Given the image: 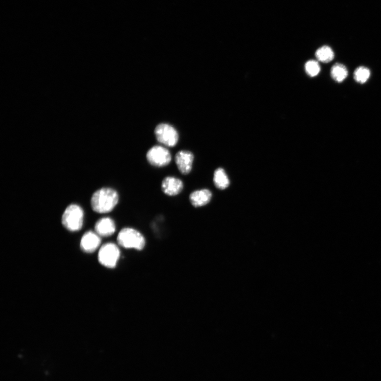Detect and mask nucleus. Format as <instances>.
<instances>
[{
    "label": "nucleus",
    "instance_id": "nucleus-10",
    "mask_svg": "<svg viewBox=\"0 0 381 381\" xmlns=\"http://www.w3.org/2000/svg\"><path fill=\"white\" fill-rule=\"evenodd\" d=\"M95 230L97 234L100 237H109L115 231V224L110 218H103L96 223Z\"/></svg>",
    "mask_w": 381,
    "mask_h": 381
},
{
    "label": "nucleus",
    "instance_id": "nucleus-9",
    "mask_svg": "<svg viewBox=\"0 0 381 381\" xmlns=\"http://www.w3.org/2000/svg\"><path fill=\"white\" fill-rule=\"evenodd\" d=\"M101 244V238L97 233L88 231L83 236L80 243L82 250L87 253L95 252Z\"/></svg>",
    "mask_w": 381,
    "mask_h": 381
},
{
    "label": "nucleus",
    "instance_id": "nucleus-4",
    "mask_svg": "<svg viewBox=\"0 0 381 381\" xmlns=\"http://www.w3.org/2000/svg\"><path fill=\"white\" fill-rule=\"evenodd\" d=\"M120 252L117 246L109 243L100 249L98 260L100 264L108 268H115L120 258Z\"/></svg>",
    "mask_w": 381,
    "mask_h": 381
},
{
    "label": "nucleus",
    "instance_id": "nucleus-13",
    "mask_svg": "<svg viewBox=\"0 0 381 381\" xmlns=\"http://www.w3.org/2000/svg\"><path fill=\"white\" fill-rule=\"evenodd\" d=\"M330 74L334 81L338 83H341L347 78L348 71L346 66L343 64L336 63L332 67Z\"/></svg>",
    "mask_w": 381,
    "mask_h": 381
},
{
    "label": "nucleus",
    "instance_id": "nucleus-11",
    "mask_svg": "<svg viewBox=\"0 0 381 381\" xmlns=\"http://www.w3.org/2000/svg\"><path fill=\"white\" fill-rule=\"evenodd\" d=\"M212 193L208 189H201L194 191L189 196L191 205L196 208L205 206L211 202Z\"/></svg>",
    "mask_w": 381,
    "mask_h": 381
},
{
    "label": "nucleus",
    "instance_id": "nucleus-15",
    "mask_svg": "<svg viewBox=\"0 0 381 381\" xmlns=\"http://www.w3.org/2000/svg\"><path fill=\"white\" fill-rule=\"evenodd\" d=\"M371 75L370 69L364 66L357 68L354 73V77L356 82L360 84L366 83Z\"/></svg>",
    "mask_w": 381,
    "mask_h": 381
},
{
    "label": "nucleus",
    "instance_id": "nucleus-5",
    "mask_svg": "<svg viewBox=\"0 0 381 381\" xmlns=\"http://www.w3.org/2000/svg\"><path fill=\"white\" fill-rule=\"evenodd\" d=\"M146 158L152 166L162 167L168 165L172 161V155L166 148L155 146L147 152Z\"/></svg>",
    "mask_w": 381,
    "mask_h": 381
},
{
    "label": "nucleus",
    "instance_id": "nucleus-7",
    "mask_svg": "<svg viewBox=\"0 0 381 381\" xmlns=\"http://www.w3.org/2000/svg\"><path fill=\"white\" fill-rule=\"evenodd\" d=\"M194 159L193 153L188 151H181L176 153L175 162L181 174L187 175L191 172Z\"/></svg>",
    "mask_w": 381,
    "mask_h": 381
},
{
    "label": "nucleus",
    "instance_id": "nucleus-1",
    "mask_svg": "<svg viewBox=\"0 0 381 381\" xmlns=\"http://www.w3.org/2000/svg\"><path fill=\"white\" fill-rule=\"evenodd\" d=\"M118 201L117 192L111 188H105L93 193L91 205L93 211L99 214H106L112 211Z\"/></svg>",
    "mask_w": 381,
    "mask_h": 381
},
{
    "label": "nucleus",
    "instance_id": "nucleus-8",
    "mask_svg": "<svg viewBox=\"0 0 381 381\" xmlns=\"http://www.w3.org/2000/svg\"><path fill=\"white\" fill-rule=\"evenodd\" d=\"M184 185L179 178L167 176L164 178L161 185L162 190L168 196H175L182 192Z\"/></svg>",
    "mask_w": 381,
    "mask_h": 381
},
{
    "label": "nucleus",
    "instance_id": "nucleus-14",
    "mask_svg": "<svg viewBox=\"0 0 381 381\" xmlns=\"http://www.w3.org/2000/svg\"><path fill=\"white\" fill-rule=\"evenodd\" d=\"M316 57L322 63H328L333 60L335 57V54L330 47L325 46L316 51Z\"/></svg>",
    "mask_w": 381,
    "mask_h": 381
},
{
    "label": "nucleus",
    "instance_id": "nucleus-16",
    "mask_svg": "<svg viewBox=\"0 0 381 381\" xmlns=\"http://www.w3.org/2000/svg\"><path fill=\"white\" fill-rule=\"evenodd\" d=\"M305 69L308 75L315 77L320 73L321 66L317 61L311 60L307 62Z\"/></svg>",
    "mask_w": 381,
    "mask_h": 381
},
{
    "label": "nucleus",
    "instance_id": "nucleus-3",
    "mask_svg": "<svg viewBox=\"0 0 381 381\" xmlns=\"http://www.w3.org/2000/svg\"><path fill=\"white\" fill-rule=\"evenodd\" d=\"M84 220V212L81 207L73 204L65 209L62 216L61 222L63 226L70 231H77L81 229Z\"/></svg>",
    "mask_w": 381,
    "mask_h": 381
},
{
    "label": "nucleus",
    "instance_id": "nucleus-12",
    "mask_svg": "<svg viewBox=\"0 0 381 381\" xmlns=\"http://www.w3.org/2000/svg\"><path fill=\"white\" fill-rule=\"evenodd\" d=\"M214 182L216 187L220 190H224L228 188L230 183L226 173L221 168H218L215 170Z\"/></svg>",
    "mask_w": 381,
    "mask_h": 381
},
{
    "label": "nucleus",
    "instance_id": "nucleus-2",
    "mask_svg": "<svg viewBox=\"0 0 381 381\" xmlns=\"http://www.w3.org/2000/svg\"><path fill=\"white\" fill-rule=\"evenodd\" d=\"M119 245L125 248L141 251L145 247L146 240L141 232L132 228H123L117 237Z\"/></svg>",
    "mask_w": 381,
    "mask_h": 381
},
{
    "label": "nucleus",
    "instance_id": "nucleus-6",
    "mask_svg": "<svg viewBox=\"0 0 381 381\" xmlns=\"http://www.w3.org/2000/svg\"><path fill=\"white\" fill-rule=\"evenodd\" d=\"M155 135L159 143L167 147H174L178 141L177 131L168 124H159L155 128Z\"/></svg>",
    "mask_w": 381,
    "mask_h": 381
}]
</instances>
